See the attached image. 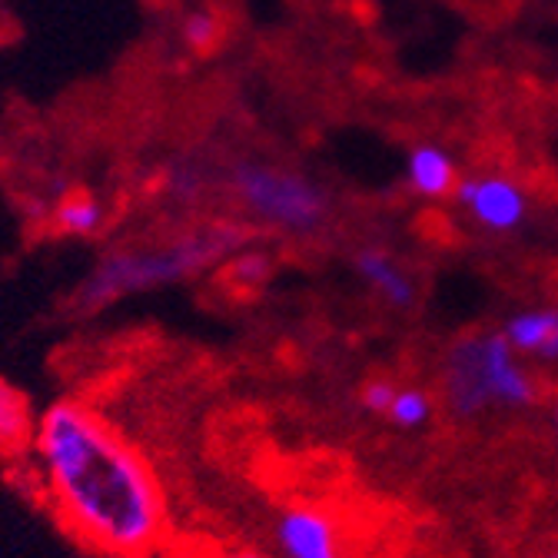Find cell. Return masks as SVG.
<instances>
[{
    "label": "cell",
    "instance_id": "cell-13",
    "mask_svg": "<svg viewBox=\"0 0 558 558\" xmlns=\"http://www.w3.org/2000/svg\"><path fill=\"white\" fill-rule=\"evenodd\" d=\"M180 37H183V44H186L190 50L209 53V50H214V47L220 44V37H223V24H220L217 11H209V8H193V11H186L183 21H180Z\"/></svg>",
    "mask_w": 558,
    "mask_h": 558
},
{
    "label": "cell",
    "instance_id": "cell-3",
    "mask_svg": "<svg viewBox=\"0 0 558 558\" xmlns=\"http://www.w3.org/2000/svg\"><path fill=\"white\" fill-rule=\"evenodd\" d=\"M446 399L462 418L488 409H525L535 402L538 389L522 356L499 332H475L449 345L446 356Z\"/></svg>",
    "mask_w": 558,
    "mask_h": 558
},
{
    "label": "cell",
    "instance_id": "cell-16",
    "mask_svg": "<svg viewBox=\"0 0 558 558\" xmlns=\"http://www.w3.org/2000/svg\"><path fill=\"white\" fill-rule=\"evenodd\" d=\"M396 383L392 379H369L366 386H363V392H360V402H363V409L366 412H373V415H386V409L392 405V399H396Z\"/></svg>",
    "mask_w": 558,
    "mask_h": 558
},
{
    "label": "cell",
    "instance_id": "cell-18",
    "mask_svg": "<svg viewBox=\"0 0 558 558\" xmlns=\"http://www.w3.org/2000/svg\"><path fill=\"white\" fill-rule=\"evenodd\" d=\"M551 426H555V439H558V396H555V405H551Z\"/></svg>",
    "mask_w": 558,
    "mask_h": 558
},
{
    "label": "cell",
    "instance_id": "cell-2",
    "mask_svg": "<svg viewBox=\"0 0 558 558\" xmlns=\"http://www.w3.org/2000/svg\"><path fill=\"white\" fill-rule=\"evenodd\" d=\"M250 230L233 220L196 223L154 240H126L100 253L84 283L77 287L81 310H107L130 296H144L223 266L243 250Z\"/></svg>",
    "mask_w": 558,
    "mask_h": 558
},
{
    "label": "cell",
    "instance_id": "cell-11",
    "mask_svg": "<svg viewBox=\"0 0 558 558\" xmlns=\"http://www.w3.org/2000/svg\"><path fill=\"white\" fill-rule=\"evenodd\" d=\"M37 415L21 389L0 379V452H21L31 446Z\"/></svg>",
    "mask_w": 558,
    "mask_h": 558
},
{
    "label": "cell",
    "instance_id": "cell-5",
    "mask_svg": "<svg viewBox=\"0 0 558 558\" xmlns=\"http://www.w3.org/2000/svg\"><path fill=\"white\" fill-rule=\"evenodd\" d=\"M456 199L488 233H512L529 217V193L522 190V183H515L509 177H496V173L459 180Z\"/></svg>",
    "mask_w": 558,
    "mask_h": 558
},
{
    "label": "cell",
    "instance_id": "cell-7",
    "mask_svg": "<svg viewBox=\"0 0 558 558\" xmlns=\"http://www.w3.org/2000/svg\"><path fill=\"white\" fill-rule=\"evenodd\" d=\"M502 336L522 360L555 363L558 360V310L535 306L512 313L502 326Z\"/></svg>",
    "mask_w": 558,
    "mask_h": 558
},
{
    "label": "cell",
    "instance_id": "cell-17",
    "mask_svg": "<svg viewBox=\"0 0 558 558\" xmlns=\"http://www.w3.org/2000/svg\"><path fill=\"white\" fill-rule=\"evenodd\" d=\"M209 558H272V555L256 551V548H227V551H217V555H209Z\"/></svg>",
    "mask_w": 558,
    "mask_h": 558
},
{
    "label": "cell",
    "instance_id": "cell-19",
    "mask_svg": "<svg viewBox=\"0 0 558 558\" xmlns=\"http://www.w3.org/2000/svg\"><path fill=\"white\" fill-rule=\"evenodd\" d=\"M545 558H558V551H548V555H545Z\"/></svg>",
    "mask_w": 558,
    "mask_h": 558
},
{
    "label": "cell",
    "instance_id": "cell-12",
    "mask_svg": "<svg viewBox=\"0 0 558 558\" xmlns=\"http://www.w3.org/2000/svg\"><path fill=\"white\" fill-rule=\"evenodd\" d=\"M433 409H436V402H433L429 392L415 389V386H399L392 405L386 409V418H389V423H392L396 429L412 433V429H418V426H426V423H429V418H433Z\"/></svg>",
    "mask_w": 558,
    "mask_h": 558
},
{
    "label": "cell",
    "instance_id": "cell-8",
    "mask_svg": "<svg viewBox=\"0 0 558 558\" xmlns=\"http://www.w3.org/2000/svg\"><path fill=\"white\" fill-rule=\"evenodd\" d=\"M353 269L360 272L363 283L379 293V300H386L396 310H409L415 303V279L409 276V269H402V263L396 256H389L379 246H363L353 256Z\"/></svg>",
    "mask_w": 558,
    "mask_h": 558
},
{
    "label": "cell",
    "instance_id": "cell-10",
    "mask_svg": "<svg viewBox=\"0 0 558 558\" xmlns=\"http://www.w3.org/2000/svg\"><path fill=\"white\" fill-rule=\"evenodd\" d=\"M405 180H409L412 193L426 196V199H442V196L456 193L459 170H456V160L442 147L423 144V147H415L405 160Z\"/></svg>",
    "mask_w": 558,
    "mask_h": 558
},
{
    "label": "cell",
    "instance_id": "cell-15",
    "mask_svg": "<svg viewBox=\"0 0 558 558\" xmlns=\"http://www.w3.org/2000/svg\"><path fill=\"white\" fill-rule=\"evenodd\" d=\"M203 173L193 163H173L163 173V196H170L180 206H193L203 196Z\"/></svg>",
    "mask_w": 558,
    "mask_h": 558
},
{
    "label": "cell",
    "instance_id": "cell-6",
    "mask_svg": "<svg viewBox=\"0 0 558 558\" xmlns=\"http://www.w3.org/2000/svg\"><path fill=\"white\" fill-rule=\"evenodd\" d=\"M279 558H342L339 525L323 506L296 502L276 519Z\"/></svg>",
    "mask_w": 558,
    "mask_h": 558
},
{
    "label": "cell",
    "instance_id": "cell-4",
    "mask_svg": "<svg viewBox=\"0 0 558 558\" xmlns=\"http://www.w3.org/2000/svg\"><path fill=\"white\" fill-rule=\"evenodd\" d=\"M230 193L253 223L287 236H310L329 217V193L323 183L269 160L233 163Z\"/></svg>",
    "mask_w": 558,
    "mask_h": 558
},
{
    "label": "cell",
    "instance_id": "cell-1",
    "mask_svg": "<svg viewBox=\"0 0 558 558\" xmlns=\"http://www.w3.org/2000/svg\"><path fill=\"white\" fill-rule=\"evenodd\" d=\"M31 465L60 525L104 558H154L170 538L167 488L110 418L57 399L31 436Z\"/></svg>",
    "mask_w": 558,
    "mask_h": 558
},
{
    "label": "cell",
    "instance_id": "cell-9",
    "mask_svg": "<svg viewBox=\"0 0 558 558\" xmlns=\"http://www.w3.org/2000/svg\"><path fill=\"white\" fill-rule=\"evenodd\" d=\"M50 223L66 240H97L110 223V206L90 190H74L57 199L50 209Z\"/></svg>",
    "mask_w": 558,
    "mask_h": 558
},
{
    "label": "cell",
    "instance_id": "cell-14",
    "mask_svg": "<svg viewBox=\"0 0 558 558\" xmlns=\"http://www.w3.org/2000/svg\"><path fill=\"white\" fill-rule=\"evenodd\" d=\"M272 272V259L259 250H236L227 259V279L236 290H259Z\"/></svg>",
    "mask_w": 558,
    "mask_h": 558
}]
</instances>
